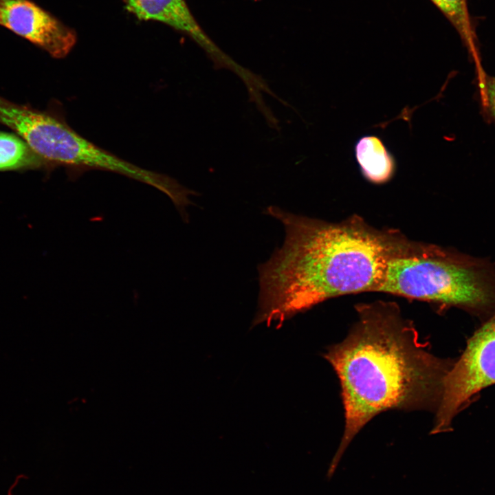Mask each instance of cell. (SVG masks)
I'll return each instance as SVG.
<instances>
[{
	"label": "cell",
	"instance_id": "3",
	"mask_svg": "<svg viewBox=\"0 0 495 495\" xmlns=\"http://www.w3.org/2000/svg\"><path fill=\"white\" fill-rule=\"evenodd\" d=\"M377 292L456 307L473 314L495 312V269L490 263L398 234Z\"/></svg>",
	"mask_w": 495,
	"mask_h": 495
},
{
	"label": "cell",
	"instance_id": "7",
	"mask_svg": "<svg viewBox=\"0 0 495 495\" xmlns=\"http://www.w3.org/2000/svg\"><path fill=\"white\" fill-rule=\"evenodd\" d=\"M126 9L140 20L163 23L190 36L217 61L225 54L207 36L185 0H122Z\"/></svg>",
	"mask_w": 495,
	"mask_h": 495
},
{
	"label": "cell",
	"instance_id": "6",
	"mask_svg": "<svg viewBox=\"0 0 495 495\" xmlns=\"http://www.w3.org/2000/svg\"><path fill=\"white\" fill-rule=\"evenodd\" d=\"M0 25L56 58L65 57L77 40L74 30L31 0H0Z\"/></svg>",
	"mask_w": 495,
	"mask_h": 495
},
{
	"label": "cell",
	"instance_id": "11",
	"mask_svg": "<svg viewBox=\"0 0 495 495\" xmlns=\"http://www.w3.org/2000/svg\"><path fill=\"white\" fill-rule=\"evenodd\" d=\"M478 77L481 100L484 113L495 121V76L482 73Z\"/></svg>",
	"mask_w": 495,
	"mask_h": 495
},
{
	"label": "cell",
	"instance_id": "9",
	"mask_svg": "<svg viewBox=\"0 0 495 495\" xmlns=\"http://www.w3.org/2000/svg\"><path fill=\"white\" fill-rule=\"evenodd\" d=\"M50 166L18 135L0 131V171L34 170Z\"/></svg>",
	"mask_w": 495,
	"mask_h": 495
},
{
	"label": "cell",
	"instance_id": "1",
	"mask_svg": "<svg viewBox=\"0 0 495 495\" xmlns=\"http://www.w3.org/2000/svg\"><path fill=\"white\" fill-rule=\"evenodd\" d=\"M347 336L324 354L340 385L344 428L327 472L333 476L354 437L377 415L391 409L436 411L454 363L419 340L395 302L357 305Z\"/></svg>",
	"mask_w": 495,
	"mask_h": 495
},
{
	"label": "cell",
	"instance_id": "4",
	"mask_svg": "<svg viewBox=\"0 0 495 495\" xmlns=\"http://www.w3.org/2000/svg\"><path fill=\"white\" fill-rule=\"evenodd\" d=\"M495 384V312L468 340L443 384L431 434L450 431L455 417L482 389Z\"/></svg>",
	"mask_w": 495,
	"mask_h": 495
},
{
	"label": "cell",
	"instance_id": "2",
	"mask_svg": "<svg viewBox=\"0 0 495 495\" xmlns=\"http://www.w3.org/2000/svg\"><path fill=\"white\" fill-rule=\"evenodd\" d=\"M265 213L283 224L285 237L258 267L254 325H281L328 299L377 292L396 231L378 230L358 216L332 223L274 206Z\"/></svg>",
	"mask_w": 495,
	"mask_h": 495
},
{
	"label": "cell",
	"instance_id": "10",
	"mask_svg": "<svg viewBox=\"0 0 495 495\" xmlns=\"http://www.w3.org/2000/svg\"><path fill=\"white\" fill-rule=\"evenodd\" d=\"M430 1L443 12L456 30L478 68L480 63L478 48L466 0Z\"/></svg>",
	"mask_w": 495,
	"mask_h": 495
},
{
	"label": "cell",
	"instance_id": "5",
	"mask_svg": "<svg viewBox=\"0 0 495 495\" xmlns=\"http://www.w3.org/2000/svg\"><path fill=\"white\" fill-rule=\"evenodd\" d=\"M38 155L51 166L98 168L118 173L151 185L167 195L175 190L172 178L142 168L85 139L59 116L52 118Z\"/></svg>",
	"mask_w": 495,
	"mask_h": 495
},
{
	"label": "cell",
	"instance_id": "8",
	"mask_svg": "<svg viewBox=\"0 0 495 495\" xmlns=\"http://www.w3.org/2000/svg\"><path fill=\"white\" fill-rule=\"evenodd\" d=\"M354 153L362 175L370 183L384 184L395 175V157L378 136L366 135L360 138L355 142Z\"/></svg>",
	"mask_w": 495,
	"mask_h": 495
}]
</instances>
